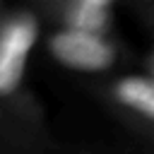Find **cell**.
<instances>
[{"label": "cell", "mask_w": 154, "mask_h": 154, "mask_svg": "<svg viewBox=\"0 0 154 154\" xmlns=\"http://www.w3.org/2000/svg\"><path fill=\"white\" fill-rule=\"evenodd\" d=\"M152 79H154V53H152V58H149V72H147Z\"/></svg>", "instance_id": "5"}, {"label": "cell", "mask_w": 154, "mask_h": 154, "mask_svg": "<svg viewBox=\"0 0 154 154\" xmlns=\"http://www.w3.org/2000/svg\"><path fill=\"white\" fill-rule=\"evenodd\" d=\"M46 48L58 65L72 72H84V75L106 72L118 60V48L108 36L84 34L65 26L55 29L46 38Z\"/></svg>", "instance_id": "1"}, {"label": "cell", "mask_w": 154, "mask_h": 154, "mask_svg": "<svg viewBox=\"0 0 154 154\" xmlns=\"http://www.w3.org/2000/svg\"><path fill=\"white\" fill-rule=\"evenodd\" d=\"M108 96L116 106L154 125V79L147 72H128L113 79Z\"/></svg>", "instance_id": "3"}, {"label": "cell", "mask_w": 154, "mask_h": 154, "mask_svg": "<svg viewBox=\"0 0 154 154\" xmlns=\"http://www.w3.org/2000/svg\"><path fill=\"white\" fill-rule=\"evenodd\" d=\"M116 22V2L113 0H70L60 10V26L108 36Z\"/></svg>", "instance_id": "4"}, {"label": "cell", "mask_w": 154, "mask_h": 154, "mask_svg": "<svg viewBox=\"0 0 154 154\" xmlns=\"http://www.w3.org/2000/svg\"><path fill=\"white\" fill-rule=\"evenodd\" d=\"M38 34V19L31 12H14L0 24V96H10L22 87Z\"/></svg>", "instance_id": "2"}]
</instances>
